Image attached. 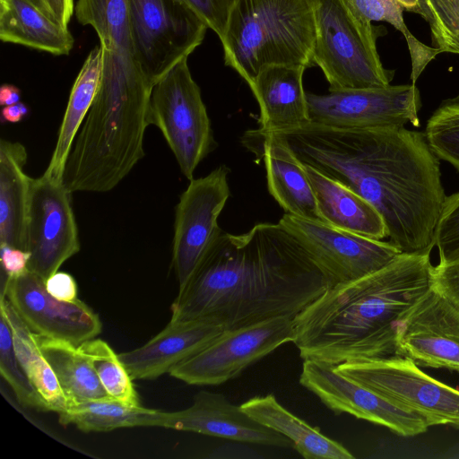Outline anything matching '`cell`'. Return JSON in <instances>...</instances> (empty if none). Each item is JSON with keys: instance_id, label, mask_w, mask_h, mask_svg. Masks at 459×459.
I'll return each instance as SVG.
<instances>
[{"instance_id": "cell-1", "label": "cell", "mask_w": 459, "mask_h": 459, "mask_svg": "<svg viewBox=\"0 0 459 459\" xmlns=\"http://www.w3.org/2000/svg\"><path fill=\"white\" fill-rule=\"evenodd\" d=\"M269 134L281 138L302 164L368 201L402 253L430 254L446 195L439 159L424 132L309 122Z\"/></svg>"}, {"instance_id": "cell-2", "label": "cell", "mask_w": 459, "mask_h": 459, "mask_svg": "<svg viewBox=\"0 0 459 459\" xmlns=\"http://www.w3.org/2000/svg\"><path fill=\"white\" fill-rule=\"evenodd\" d=\"M328 289L322 273L279 222L222 232L171 305L170 322L207 320L232 330L295 317Z\"/></svg>"}, {"instance_id": "cell-3", "label": "cell", "mask_w": 459, "mask_h": 459, "mask_svg": "<svg viewBox=\"0 0 459 459\" xmlns=\"http://www.w3.org/2000/svg\"><path fill=\"white\" fill-rule=\"evenodd\" d=\"M430 254L401 253L381 269L328 288L294 317L303 360L336 366L401 356L402 316L431 287Z\"/></svg>"}, {"instance_id": "cell-4", "label": "cell", "mask_w": 459, "mask_h": 459, "mask_svg": "<svg viewBox=\"0 0 459 459\" xmlns=\"http://www.w3.org/2000/svg\"><path fill=\"white\" fill-rule=\"evenodd\" d=\"M221 42L225 65L248 86L267 65L308 68L314 65V0H235Z\"/></svg>"}, {"instance_id": "cell-5", "label": "cell", "mask_w": 459, "mask_h": 459, "mask_svg": "<svg viewBox=\"0 0 459 459\" xmlns=\"http://www.w3.org/2000/svg\"><path fill=\"white\" fill-rule=\"evenodd\" d=\"M316 42L313 64L329 91L389 85L394 70L384 67L377 49V30L350 0H314Z\"/></svg>"}, {"instance_id": "cell-6", "label": "cell", "mask_w": 459, "mask_h": 459, "mask_svg": "<svg viewBox=\"0 0 459 459\" xmlns=\"http://www.w3.org/2000/svg\"><path fill=\"white\" fill-rule=\"evenodd\" d=\"M187 59L181 60L152 87L147 122L160 129L182 174L192 180L195 169L216 143Z\"/></svg>"}, {"instance_id": "cell-7", "label": "cell", "mask_w": 459, "mask_h": 459, "mask_svg": "<svg viewBox=\"0 0 459 459\" xmlns=\"http://www.w3.org/2000/svg\"><path fill=\"white\" fill-rule=\"evenodd\" d=\"M334 368L397 406L418 414L429 427L459 429V389L426 374L406 357L356 359Z\"/></svg>"}, {"instance_id": "cell-8", "label": "cell", "mask_w": 459, "mask_h": 459, "mask_svg": "<svg viewBox=\"0 0 459 459\" xmlns=\"http://www.w3.org/2000/svg\"><path fill=\"white\" fill-rule=\"evenodd\" d=\"M139 65L153 87L204 41L206 25L183 0H127Z\"/></svg>"}, {"instance_id": "cell-9", "label": "cell", "mask_w": 459, "mask_h": 459, "mask_svg": "<svg viewBox=\"0 0 459 459\" xmlns=\"http://www.w3.org/2000/svg\"><path fill=\"white\" fill-rule=\"evenodd\" d=\"M294 318L278 316L224 330L195 355L174 367L169 375L188 385H216L239 376L247 368L293 342Z\"/></svg>"}, {"instance_id": "cell-10", "label": "cell", "mask_w": 459, "mask_h": 459, "mask_svg": "<svg viewBox=\"0 0 459 459\" xmlns=\"http://www.w3.org/2000/svg\"><path fill=\"white\" fill-rule=\"evenodd\" d=\"M279 223L301 245L328 288L376 272L402 252L390 241L370 238L319 221L284 213Z\"/></svg>"}, {"instance_id": "cell-11", "label": "cell", "mask_w": 459, "mask_h": 459, "mask_svg": "<svg viewBox=\"0 0 459 459\" xmlns=\"http://www.w3.org/2000/svg\"><path fill=\"white\" fill-rule=\"evenodd\" d=\"M230 169L221 165L192 179L176 207L171 264L179 290L193 276L222 233L219 216L229 197Z\"/></svg>"}, {"instance_id": "cell-12", "label": "cell", "mask_w": 459, "mask_h": 459, "mask_svg": "<svg viewBox=\"0 0 459 459\" xmlns=\"http://www.w3.org/2000/svg\"><path fill=\"white\" fill-rule=\"evenodd\" d=\"M310 122L334 127L419 126L420 97L415 84L307 92Z\"/></svg>"}, {"instance_id": "cell-13", "label": "cell", "mask_w": 459, "mask_h": 459, "mask_svg": "<svg viewBox=\"0 0 459 459\" xmlns=\"http://www.w3.org/2000/svg\"><path fill=\"white\" fill-rule=\"evenodd\" d=\"M80 247L72 192L44 174L32 178L26 226L29 271L46 281Z\"/></svg>"}, {"instance_id": "cell-14", "label": "cell", "mask_w": 459, "mask_h": 459, "mask_svg": "<svg viewBox=\"0 0 459 459\" xmlns=\"http://www.w3.org/2000/svg\"><path fill=\"white\" fill-rule=\"evenodd\" d=\"M1 297L34 333L80 346L101 333L98 314L86 303L55 299L45 281L30 271L16 278L2 276Z\"/></svg>"}, {"instance_id": "cell-15", "label": "cell", "mask_w": 459, "mask_h": 459, "mask_svg": "<svg viewBox=\"0 0 459 459\" xmlns=\"http://www.w3.org/2000/svg\"><path fill=\"white\" fill-rule=\"evenodd\" d=\"M299 384L336 415L348 413L406 437L422 434L429 428L418 414L342 376L333 365L304 360Z\"/></svg>"}, {"instance_id": "cell-16", "label": "cell", "mask_w": 459, "mask_h": 459, "mask_svg": "<svg viewBox=\"0 0 459 459\" xmlns=\"http://www.w3.org/2000/svg\"><path fill=\"white\" fill-rule=\"evenodd\" d=\"M397 345L418 366L459 373V311L430 287L400 319Z\"/></svg>"}, {"instance_id": "cell-17", "label": "cell", "mask_w": 459, "mask_h": 459, "mask_svg": "<svg viewBox=\"0 0 459 459\" xmlns=\"http://www.w3.org/2000/svg\"><path fill=\"white\" fill-rule=\"evenodd\" d=\"M154 427L191 431L241 443L290 447V438L258 422L223 394L200 391L191 406L176 411H159Z\"/></svg>"}, {"instance_id": "cell-18", "label": "cell", "mask_w": 459, "mask_h": 459, "mask_svg": "<svg viewBox=\"0 0 459 459\" xmlns=\"http://www.w3.org/2000/svg\"><path fill=\"white\" fill-rule=\"evenodd\" d=\"M224 331L207 320L169 322L143 345L119 353L133 380L155 379L198 353Z\"/></svg>"}, {"instance_id": "cell-19", "label": "cell", "mask_w": 459, "mask_h": 459, "mask_svg": "<svg viewBox=\"0 0 459 459\" xmlns=\"http://www.w3.org/2000/svg\"><path fill=\"white\" fill-rule=\"evenodd\" d=\"M302 66L273 65L263 67L249 85L256 99L263 134L300 126L310 122Z\"/></svg>"}, {"instance_id": "cell-20", "label": "cell", "mask_w": 459, "mask_h": 459, "mask_svg": "<svg viewBox=\"0 0 459 459\" xmlns=\"http://www.w3.org/2000/svg\"><path fill=\"white\" fill-rule=\"evenodd\" d=\"M246 136L247 143L259 140L268 191L285 212L322 221L305 167L288 144L272 134Z\"/></svg>"}, {"instance_id": "cell-21", "label": "cell", "mask_w": 459, "mask_h": 459, "mask_svg": "<svg viewBox=\"0 0 459 459\" xmlns=\"http://www.w3.org/2000/svg\"><path fill=\"white\" fill-rule=\"evenodd\" d=\"M304 167L322 222L370 238H387L382 216L368 201L312 167Z\"/></svg>"}, {"instance_id": "cell-22", "label": "cell", "mask_w": 459, "mask_h": 459, "mask_svg": "<svg viewBox=\"0 0 459 459\" xmlns=\"http://www.w3.org/2000/svg\"><path fill=\"white\" fill-rule=\"evenodd\" d=\"M28 153L19 142L0 141V247L26 250L31 178L24 172ZM27 251V250H26Z\"/></svg>"}, {"instance_id": "cell-23", "label": "cell", "mask_w": 459, "mask_h": 459, "mask_svg": "<svg viewBox=\"0 0 459 459\" xmlns=\"http://www.w3.org/2000/svg\"><path fill=\"white\" fill-rule=\"evenodd\" d=\"M0 39L54 56H67L74 39L68 28L28 0H0Z\"/></svg>"}, {"instance_id": "cell-24", "label": "cell", "mask_w": 459, "mask_h": 459, "mask_svg": "<svg viewBox=\"0 0 459 459\" xmlns=\"http://www.w3.org/2000/svg\"><path fill=\"white\" fill-rule=\"evenodd\" d=\"M240 407L258 422L290 438L292 447L306 459L354 458L342 444L289 411L272 394L253 397Z\"/></svg>"}, {"instance_id": "cell-25", "label": "cell", "mask_w": 459, "mask_h": 459, "mask_svg": "<svg viewBox=\"0 0 459 459\" xmlns=\"http://www.w3.org/2000/svg\"><path fill=\"white\" fill-rule=\"evenodd\" d=\"M102 71L103 51L99 45L88 54L74 82L54 152L43 173L56 181L62 182L66 160L98 92Z\"/></svg>"}, {"instance_id": "cell-26", "label": "cell", "mask_w": 459, "mask_h": 459, "mask_svg": "<svg viewBox=\"0 0 459 459\" xmlns=\"http://www.w3.org/2000/svg\"><path fill=\"white\" fill-rule=\"evenodd\" d=\"M32 336L56 374L69 404L108 396L79 346L34 333Z\"/></svg>"}, {"instance_id": "cell-27", "label": "cell", "mask_w": 459, "mask_h": 459, "mask_svg": "<svg viewBox=\"0 0 459 459\" xmlns=\"http://www.w3.org/2000/svg\"><path fill=\"white\" fill-rule=\"evenodd\" d=\"M0 313L6 317L12 328L16 356L48 411L57 413L64 411L69 401L52 368L37 346L32 332L4 297H1Z\"/></svg>"}, {"instance_id": "cell-28", "label": "cell", "mask_w": 459, "mask_h": 459, "mask_svg": "<svg viewBox=\"0 0 459 459\" xmlns=\"http://www.w3.org/2000/svg\"><path fill=\"white\" fill-rule=\"evenodd\" d=\"M159 410L131 405L110 396L71 403L58 413L63 426L83 432H108L120 428L154 427Z\"/></svg>"}, {"instance_id": "cell-29", "label": "cell", "mask_w": 459, "mask_h": 459, "mask_svg": "<svg viewBox=\"0 0 459 459\" xmlns=\"http://www.w3.org/2000/svg\"><path fill=\"white\" fill-rule=\"evenodd\" d=\"M79 348L89 359L108 396L127 404L140 405L132 377L108 342L93 338Z\"/></svg>"}, {"instance_id": "cell-30", "label": "cell", "mask_w": 459, "mask_h": 459, "mask_svg": "<svg viewBox=\"0 0 459 459\" xmlns=\"http://www.w3.org/2000/svg\"><path fill=\"white\" fill-rule=\"evenodd\" d=\"M355 10L367 21L385 22L404 37L411 55V79L415 84L427 65L439 51L420 42L407 28L403 20V9L396 0H350Z\"/></svg>"}, {"instance_id": "cell-31", "label": "cell", "mask_w": 459, "mask_h": 459, "mask_svg": "<svg viewBox=\"0 0 459 459\" xmlns=\"http://www.w3.org/2000/svg\"><path fill=\"white\" fill-rule=\"evenodd\" d=\"M424 134L437 158L459 171V94L440 103L429 118Z\"/></svg>"}, {"instance_id": "cell-32", "label": "cell", "mask_w": 459, "mask_h": 459, "mask_svg": "<svg viewBox=\"0 0 459 459\" xmlns=\"http://www.w3.org/2000/svg\"><path fill=\"white\" fill-rule=\"evenodd\" d=\"M0 371L22 405L39 411H48L16 356L12 328L2 313H0Z\"/></svg>"}, {"instance_id": "cell-33", "label": "cell", "mask_w": 459, "mask_h": 459, "mask_svg": "<svg viewBox=\"0 0 459 459\" xmlns=\"http://www.w3.org/2000/svg\"><path fill=\"white\" fill-rule=\"evenodd\" d=\"M429 24L433 48L459 55V0H418Z\"/></svg>"}, {"instance_id": "cell-34", "label": "cell", "mask_w": 459, "mask_h": 459, "mask_svg": "<svg viewBox=\"0 0 459 459\" xmlns=\"http://www.w3.org/2000/svg\"><path fill=\"white\" fill-rule=\"evenodd\" d=\"M439 261L459 256V192L446 196L435 232Z\"/></svg>"}, {"instance_id": "cell-35", "label": "cell", "mask_w": 459, "mask_h": 459, "mask_svg": "<svg viewBox=\"0 0 459 459\" xmlns=\"http://www.w3.org/2000/svg\"><path fill=\"white\" fill-rule=\"evenodd\" d=\"M206 27L222 39L235 0H183Z\"/></svg>"}, {"instance_id": "cell-36", "label": "cell", "mask_w": 459, "mask_h": 459, "mask_svg": "<svg viewBox=\"0 0 459 459\" xmlns=\"http://www.w3.org/2000/svg\"><path fill=\"white\" fill-rule=\"evenodd\" d=\"M431 287L459 311V256L433 267Z\"/></svg>"}, {"instance_id": "cell-37", "label": "cell", "mask_w": 459, "mask_h": 459, "mask_svg": "<svg viewBox=\"0 0 459 459\" xmlns=\"http://www.w3.org/2000/svg\"><path fill=\"white\" fill-rule=\"evenodd\" d=\"M0 248L2 276L16 278L29 271L30 252L10 246H1Z\"/></svg>"}, {"instance_id": "cell-38", "label": "cell", "mask_w": 459, "mask_h": 459, "mask_svg": "<svg viewBox=\"0 0 459 459\" xmlns=\"http://www.w3.org/2000/svg\"><path fill=\"white\" fill-rule=\"evenodd\" d=\"M47 291L55 299L71 302L77 299V284L74 278L65 272H56L45 281Z\"/></svg>"}, {"instance_id": "cell-39", "label": "cell", "mask_w": 459, "mask_h": 459, "mask_svg": "<svg viewBox=\"0 0 459 459\" xmlns=\"http://www.w3.org/2000/svg\"><path fill=\"white\" fill-rule=\"evenodd\" d=\"M48 2L56 21L68 28L69 22L74 13V0H48Z\"/></svg>"}, {"instance_id": "cell-40", "label": "cell", "mask_w": 459, "mask_h": 459, "mask_svg": "<svg viewBox=\"0 0 459 459\" xmlns=\"http://www.w3.org/2000/svg\"><path fill=\"white\" fill-rule=\"evenodd\" d=\"M28 114V106L20 101L16 104L4 107L1 111V120L3 123H18L23 120Z\"/></svg>"}, {"instance_id": "cell-41", "label": "cell", "mask_w": 459, "mask_h": 459, "mask_svg": "<svg viewBox=\"0 0 459 459\" xmlns=\"http://www.w3.org/2000/svg\"><path fill=\"white\" fill-rule=\"evenodd\" d=\"M21 91L15 85L4 83L0 88V105L10 106L20 102Z\"/></svg>"}, {"instance_id": "cell-42", "label": "cell", "mask_w": 459, "mask_h": 459, "mask_svg": "<svg viewBox=\"0 0 459 459\" xmlns=\"http://www.w3.org/2000/svg\"><path fill=\"white\" fill-rule=\"evenodd\" d=\"M403 7V11L411 12L420 14V4L418 0H396Z\"/></svg>"}, {"instance_id": "cell-43", "label": "cell", "mask_w": 459, "mask_h": 459, "mask_svg": "<svg viewBox=\"0 0 459 459\" xmlns=\"http://www.w3.org/2000/svg\"><path fill=\"white\" fill-rule=\"evenodd\" d=\"M28 1L32 3L39 10H41L45 14H47V15L52 17L53 19H55L53 14H52V12H51V9L49 7L48 0H28Z\"/></svg>"}]
</instances>
